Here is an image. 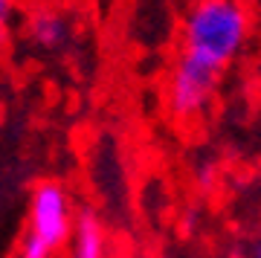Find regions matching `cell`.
<instances>
[{"instance_id": "6da1fadb", "label": "cell", "mask_w": 261, "mask_h": 258, "mask_svg": "<svg viewBox=\"0 0 261 258\" xmlns=\"http://www.w3.org/2000/svg\"><path fill=\"white\" fill-rule=\"evenodd\" d=\"M250 35V15L241 0H195L183 20V49L226 67L241 56Z\"/></svg>"}, {"instance_id": "7a4b0ae2", "label": "cell", "mask_w": 261, "mask_h": 258, "mask_svg": "<svg viewBox=\"0 0 261 258\" xmlns=\"http://www.w3.org/2000/svg\"><path fill=\"white\" fill-rule=\"evenodd\" d=\"M224 70L183 49L168 75V113L177 122H192L209 108Z\"/></svg>"}, {"instance_id": "3957f363", "label": "cell", "mask_w": 261, "mask_h": 258, "mask_svg": "<svg viewBox=\"0 0 261 258\" xmlns=\"http://www.w3.org/2000/svg\"><path fill=\"white\" fill-rule=\"evenodd\" d=\"M73 206H70V194L61 183L56 180H44L32 189L29 197V235L44 241L53 252L70 244L73 235Z\"/></svg>"}, {"instance_id": "277c9868", "label": "cell", "mask_w": 261, "mask_h": 258, "mask_svg": "<svg viewBox=\"0 0 261 258\" xmlns=\"http://www.w3.org/2000/svg\"><path fill=\"white\" fill-rule=\"evenodd\" d=\"M70 258H108V232L96 209L84 206L73 218V235H70Z\"/></svg>"}, {"instance_id": "5b68a950", "label": "cell", "mask_w": 261, "mask_h": 258, "mask_svg": "<svg viewBox=\"0 0 261 258\" xmlns=\"http://www.w3.org/2000/svg\"><path fill=\"white\" fill-rule=\"evenodd\" d=\"M29 41L41 49H58L70 38V23H67L56 9H35L27 20Z\"/></svg>"}, {"instance_id": "8992f818", "label": "cell", "mask_w": 261, "mask_h": 258, "mask_svg": "<svg viewBox=\"0 0 261 258\" xmlns=\"http://www.w3.org/2000/svg\"><path fill=\"white\" fill-rule=\"evenodd\" d=\"M56 252L44 244V241H38L35 235H23V241H20V258H53Z\"/></svg>"}, {"instance_id": "52a82bcc", "label": "cell", "mask_w": 261, "mask_h": 258, "mask_svg": "<svg viewBox=\"0 0 261 258\" xmlns=\"http://www.w3.org/2000/svg\"><path fill=\"white\" fill-rule=\"evenodd\" d=\"M9 15H12V0H0V41H3V32H6Z\"/></svg>"}, {"instance_id": "ba28073f", "label": "cell", "mask_w": 261, "mask_h": 258, "mask_svg": "<svg viewBox=\"0 0 261 258\" xmlns=\"http://www.w3.org/2000/svg\"><path fill=\"white\" fill-rule=\"evenodd\" d=\"M252 258H261V238L255 241V247H252Z\"/></svg>"}]
</instances>
